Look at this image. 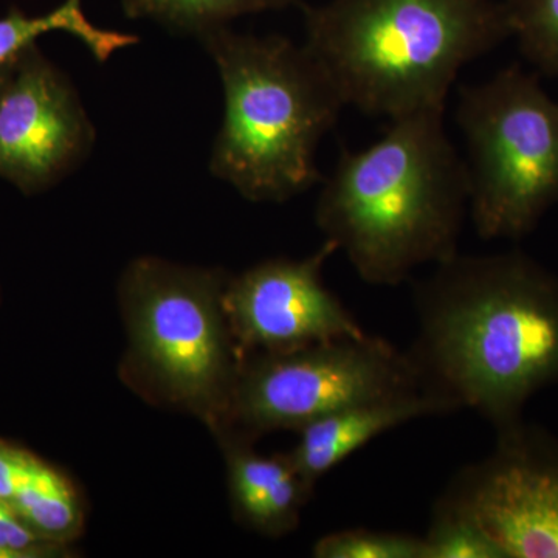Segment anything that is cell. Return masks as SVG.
I'll return each instance as SVG.
<instances>
[{
	"label": "cell",
	"mask_w": 558,
	"mask_h": 558,
	"mask_svg": "<svg viewBox=\"0 0 558 558\" xmlns=\"http://www.w3.org/2000/svg\"><path fill=\"white\" fill-rule=\"evenodd\" d=\"M422 387L497 432L558 384V275L521 250L457 255L414 288Z\"/></svg>",
	"instance_id": "obj_1"
},
{
	"label": "cell",
	"mask_w": 558,
	"mask_h": 558,
	"mask_svg": "<svg viewBox=\"0 0 558 558\" xmlns=\"http://www.w3.org/2000/svg\"><path fill=\"white\" fill-rule=\"evenodd\" d=\"M444 113L392 120L369 148L341 150L319 183L315 222L371 286L395 288L458 253L469 178Z\"/></svg>",
	"instance_id": "obj_2"
},
{
	"label": "cell",
	"mask_w": 558,
	"mask_h": 558,
	"mask_svg": "<svg viewBox=\"0 0 558 558\" xmlns=\"http://www.w3.org/2000/svg\"><path fill=\"white\" fill-rule=\"evenodd\" d=\"M304 47L344 105L389 121L446 110L459 72L510 39L501 0L301 3Z\"/></svg>",
	"instance_id": "obj_3"
},
{
	"label": "cell",
	"mask_w": 558,
	"mask_h": 558,
	"mask_svg": "<svg viewBox=\"0 0 558 558\" xmlns=\"http://www.w3.org/2000/svg\"><path fill=\"white\" fill-rule=\"evenodd\" d=\"M223 89L209 171L250 202L281 204L323 182L317 149L347 108L304 44L229 25L199 36Z\"/></svg>",
	"instance_id": "obj_4"
},
{
	"label": "cell",
	"mask_w": 558,
	"mask_h": 558,
	"mask_svg": "<svg viewBox=\"0 0 558 558\" xmlns=\"http://www.w3.org/2000/svg\"><path fill=\"white\" fill-rule=\"evenodd\" d=\"M227 281L219 271L145 256L120 286L132 371L154 396L216 429L242 363L223 311Z\"/></svg>",
	"instance_id": "obj_5"
},
{
	"label": "cell",
	"mask_w": 558,
	"mask_h": 558,
	"mask_svg": "<svg viewBox=\"0 0 558 558\" xmlns=\"http://www.w3.org/2000/svg\"><path fill=\"white\" fill-rule=\"evenodd\" d=\"M469 216L481 240L520 241L558 205V101L519 64L458 92Z\"/></svg>",
	"instance_id": "obj_6"
},
{
	"label": "cell",
	"mask_w": 558,
	"mask_h": 558,
	"mask_svg": "<svg viewBox=\"0 0 558 558\" xmlns=\"http://www.w3.org/2000/svg\"><path fill=\"white\" fill-rule=\"evenodd\" d=\"M425 391L410 355L380 337L340 339L279 354L242 357L226 422L256 438L296 429L333 411Z\"/></svg>",
	"instance_id": "obj_7"
},
{
	"label": "cell",
	"mask_w": 558,
	"mask_h": 558,
	"mask_svg": "<svg viewBox=\"0 0 558 558\" xmlns=\"http://www.w3.org/2000/svg\"><path fill=\"white\" fill-rule=\"evenodd\" d=\"M497 436L442 497L478 521L505 558H558V444L524 422Z\"/></svg>",
	"instance_id": "obj_8"
},
{
	"label": "cell",
	"mask_w": 558,
	"mask_h": 558,
	"mask_svg": "<svg viewBox=\"0 0 558 558\" xmlns=\"http://www.w3.org/2000/svg\"><path fill=\"white\" fill-rule=\"evenodd\" d=\"M332 242L303 259H269L229 279L223 311L242 357L368 336L323 281Z\"/></svg>",
	"instance_id": "obj_9"
},
{
	"label": "cell",
	"mask_w": 558,
	"mask_h": 558,
	"mask_svg": "<svg viewBox=\"0 0 558 558\" xmlns=\"http://www.w3.org/2000/svg\"><path fill=\"white\" fill-rule=\"evenodd\" d=\"M94 143L70 81L28 47L0 89V178L27 193L47 189L84 161Z\"/></svg>",
	"instance_id": "obj_10"
},
{
	"label": "cell",
	"mask_w": 558,
	"mask_h": 558,
	"mask_svg": "<svg viewBox=\"0 0 558 558\" xmlns=\"http://www.w3.org/2000/svg\"><path fill=\"white\" fill-rule=\"evenodd\" d=\"M447 413L450 407L427 391L357 403L304 425L289 454L301 478L314 488L326 473L377 436L414 418Z\"/></svg>",
	"instance_id": "obj_11"
},
{
	"label": "cell",
	"mask_w": 558,
	"mask_h": 558,
	"mask_svg": "<svg viewBox=\"0 0 558 558\" xmlns=\"http://www.w3.org/2000/svg\"><path fill=\"white\" fill-rule=\"evenodd\" d=\"M227 472L234 512L253 531L282 537L299 526L312 490L290 454H260L250 440L227 435Z\"/></svg>",
	"instance_id": "obj_12"
},
{
	"label": "cell",
	"mask_w": 558,
	"mask_h": 558,
	"mask_svg": "<svg viewBox=\"0 0 558 558\" xmlns=\"http://www.w3.org/2000/svg\"><path fill=\"white\" fill-rule=\"evenodd\" d=\"M69 33L83 43L98 62L109 61L119 50L137 44V36L98 27L86 16L80 0H65L43 16L13 11L0 20V65L9 64L47 33Z\"/></svg>",
	"instance_id": "obj_13"
},
{
	"label": "cell",
	"mask_w": 558,
	"mask_h": 558,
	"mask_svg": "<svg viewBox=\"0 0 558 558\" xmlns=\"http://www.w3.org/2000/svg\"><path fill=\"white\" fill-rule=\"evenodd\" d=\"M301 0H121L130 20H149L196 38L248 14L301 7Z\"/></svg>",
	"instance_id": "obj_14"
},
{
	"label": "cell",
	"mask_w": 558,
	"mask_h": 558,
	"mask_svg": "<svg viewBox=\"0 0 558 558\" xmlns=\"http://www.w3.org/2000/svg\"><path fill=\"white\" fill-rule=\"evenodd\" d=\"M10 502L40 537L64 542L83 527L84 512L76 492L57 470L40 461Z\"/></svg>",
	"instance_id": "obj_15"
},
{
	"label": "cell",
	"mask_w": 558,
	"mask_h": 558,
	"mask_svg": "<svg viewBox=\"0 0 558 558\" xmlns=\"http://www.w3.org/2000/svg\"><path fill=\"white\" fill-rule=\"evenodd\" d=\"M510 39L538 75L558 80V0H501Z\"/></svg>",
	"instance_id": "obj_16"
},
{
	"label": "cell",
	"mask_w": 558,
	"mask_h": 558,
	"mask_svg": "<svg viewBox=\"0 0 558 558\" xmlns=\"http://www.w3.org/2000/svg\"><path fill=\"white\" fill-rule=\"evenodd\" d=\"M424 539L428 558H505L478 521L446 497L435 502Z\"/></svg>",
	"instance_id": "obj_17"
},
{
	"label": "cell",
	"mask_w": 558,
	"mask_h": 558,
	"mask_svg": "<svg viewBox=\"0 0 558 558\" xmlns=\"http://www.w3.org/2000/svg\"><path fill=\"white\" fill-rule=\"evenodd\" d=\"M317 558H428L424 537L373 529H344L315 543Z\"/></svg>",
	"instance_id": "obj_18"
},
{
	"label": "cell",
	"mask_w": 558,
	"mask_h": 558,
	"mask_svg": "<svg viewBox=\"0 0 558 558\" xmlns=\"http://www.w3.org/2000/svg\"><path fill=\"white\" fill-rule=\"evenodd\" d=\"M40 535L13 508L10 501L0 499V558L27 557L35 553Z\"/></svg>",
	"instance_id": "obj_19"
},
{
	"label": "cell",
	"mask_w": 558,
	"mask_h": 558,
	"mask_svg": "<svg viewBox=\"0 0 558 558\" xmlns=\"http://www.w3.org/2000/svg\"><path fill=\"white\" fill-rule=\"evenodd\" d=\"M38 459L24 451L0 446V499L11 501L31 478Z\"/></svg>",
	"instance_id": "obj_20"
},
{
	"label": "cell",
	"mask_w": 558,
	"mask_h": 558,
	"mask_svg": "<svg viewBox=\"0 0 558 558\" xmlns=\"http://www.w3.org/2000/svg\"><path fill=\"white\" fill-rule=\"evenodd\" d=\"M11 64H13V61L9 62V64L0 65V89H2L3 83H5L7 76H9Z\"/></svg>",
	"instance_id": "obj_21"
}]
</instances>
